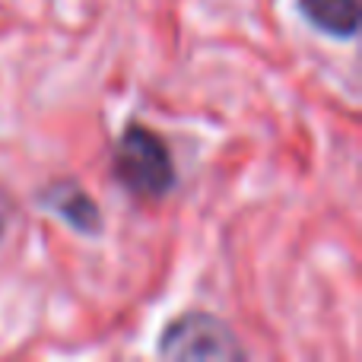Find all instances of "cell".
<instances>
[{"label": "cell", "mask_w": 362, "mask_h": 362, "mask_svg": "<svg viewBox=\"0 0 362 362\" xmlns=\"http://www.w3.org/2000/svg\"><path fill=\"white\" fill-rule=\"evenodd\" d=\"M112 175L137 200H163L178 185V169L169 144L140 121H131L121 131L115 144Z\"/></svg>", "instance_id": "1"}, {"label": "cell", "mask_w": 362, "mask_h": 362, "mask_svg": "<svg viewBox=\"0 0 362 362\" xmlns=\"http://www.w3.org/2000/svg\"><path fill=\"white\" fill-rule=\"evenodd\" d=\"M156 356L169 362H242L248 353L229 321L191 308L163 327Z\"/></svg>", "instance_id": "2"}, {"label": "cell", "mask_w": 362, "mask_h": 362, "mask_svg": "<svg viewBox=\"0 0 362 362\" xmlns=\"http://www.w3.org/2000/svg\"><path fill=\"white\" fill-rule=\"evenodd\" d=\"M35 204L42 206L45 213L64 219L76 235L86 238H99L105 232V216H102L95 197L80 187L74 178H61V181H48L42 191L35 194Z\"/></svg>", "instance_id": "3"}, {"label": "cell", "mask_w": 362, "mask_h": 362, "mask_svg": "<svg viewBox=\"0 0 362 362\" xmlns=\"http://www.w3.org/2000/svg\"><path fill=\"white\" fill-rule=\"evenodd\" d=\"M296 10L315 32H321L327 38L353 42L359 35L362 25L359 0H296Z\"/></svg>", "instance_id": "4"}, {"label": "cell", "mask_w": 362, "mask_h": 362, "mask_svg": "<svg viewBox=\"0 0 362 362\" xmlns=\"http://www.w3.org/2000/svg\"><path fill=\"white\" fill-rule=\"evenodd\" d=\"M6 223H10V200H6V194L0 191V235H4Z\"/></svg>", "instance_id": "5"}]
</instances>
